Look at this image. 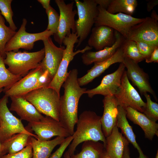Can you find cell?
Segmentation results:
<instances>
[{
	"mask_svg": "<svg viewBox=\"0 0 158 158\" xmlns=\"http://www.w3.org/2000/svg\"><path fill=\"white\" fill-rule=\"evenodd\" d=\"M78 71L73 69L68 72L62 86L63 95L60 98L59 121L71 135L74 132L77 122L78 107L81 97L85 94L87 89L82 88L78 81Z\"/></svg>",
	"mask_w": 158,
	"mask_h": 158,
	"instance_id": "cell-1",
	"label": "cell"
},
{
	"mask_svg": "<svg viewBox=\"0 0 158 158\" xmlns=\"http://www.w3.org/2000/svg\"><path fill=\"white\" fill-rule=\"evenodd\" d=\"M101 116L91 111H85L78 117L76 130L72 135L73 139L69 145L67 152L71 156L74 154L78 146L84 142L101 141L104 145L106 137L102 131Z\"/></svg>",
	"mask_w": 158,
	"mask_h": 158,
	"instance_id": "cell-2",
	"label": "cell"
},
{
	"mask_svg": "<svg viewBox=\"0 0 158 158\" xmlns=\"http://www.w3.org/2000/svg\"><path fill=\"white\" fill-rule=\"evenodd\" d=\"M22 97L41 114L59 121L60 96L54 89L48 87L40 88Z\"/></svg>",
	"mask_w": 158,
	"mask_h": 158,
	"instance_id": "cell-3",
	"label": "cell"
},
{
	"mask_svg": "<svg viewBox=\"0 0 158 158\" xmlns=\"http://www.w3.org/2000/svg\"><path fill=\"white\" fill-rule=\"evenodd\" d=\"M5 54L4 62L8 67V70L15 75L23 77L31 70L40 66L45 51L43 48L34 52L11 51L6 52Z\"/></svg>",
	"mask_w": 158,
	"mask_h": 158,
	"instance_id": "cell-4",
	"label": "cell"
},
{
	"mask_svg": "<svg viewBox=\"0 0 158 158\" xmlns=\"http://www.w3.org/2000/svg\"><path fill=\"white\" fill-rule=\"evenodd\" d=\"M77 7L78 18L75 21L76 33L78 42L76 47H79L87 37L95 23L98 11L94 0L74 1Z\"/></svg>",
	"mask_w": 158,
	"mask_h": 158,
	"instance_id": "cell-5",
	"label": "cell"
},
{
	"mask_svg": "<svg viewBox=\"0 0 158 158\" xmlns=\"http://www.w3.org/2000/svg\"><path fill=\"white\" fill-rule=\"evenodd\" d=\"M78 42L76 32L71 33L63 41V44L66 46L63 56L57 71L48 86L55 90L59 95L61 87L68 75V68L71 61L76 55L83 53L92 48L88 46L83 49L74 51L75 44Z\"/></svg>",
	"mask_w": 158,
	"mask_h": 158,
	"instance_id": "cell-6",
	"label": "cell"
},
{
	"mask_svg": "<svg viewBox=\"0 0 158 158\" xmlns=\"http://www.w3.org/2000/svg\"><path fill=\"white\" fill-rule=\"evenodd\" d=\"M97 7L98 12L95 20V26L104 25L109 27L119 32L126 39L132 27L144 19L121 13L111 14L99 6Z\"/></svg>",
	"mask_w": 158,
	"mask_h": 158,
	"instance_id": "cell-7",
	"label": "cell"
},
{
	"mask_svg": "<svg viewBox=\"0 0 158 158\" xmlns=\"http://www.w3.org/2000/svg\"><path fill=\"white\" fill-rule=\"evenodd\" d=\"M8 97L5 95L0 99V140L2 143L18 133L28 134L37 139V136L25 127L21 120L14 116L8 109Z\"/></svg>",
	"mask_w": 158,
	"mask_h": 158,
	"instance_id": "cell-8",
	"label": "cell"
},
{
	"mask_svg": "<svg viewBox=\"0 0 158 158\" xmlns=\"http://www.w3.org/2000/svg\"><path fill=\"white\" fill-rule=\"evenodd\" d=\"M27 23L26 19L23 18L18 31L6 44L4 49L5 52H17L20 49L30 50L33 48L35 42L43 41L54 35L51 31L46 30L39 33H28L26 31Z\"/></svg>",
	"mask_w": 158,
	"mask_h": 158,
	"instance_id": "cell-9",
	"label": "cell"
},
{
	"mask_svg": "<svg viewBox=\"0 0 158 158\" xmlns=\"http://www.w3.org/2000/svg\"><path fill=\"white\" fill-rule=\"evenodd\" d=\"M60 12L59 22L57 32L54 34L55 41L60 46L64 38L76 32L75 18L77 10H73L74 1L66 4L63 0H56Z\"/></svg>",
	"mask_w": 158,
	"mask_h": 158,
	"instance_id": "cell-10",
	"label": "cell"
},
{
	"mask_svg": "<svg viewBox=\"0 0 158 158\" xmlns=\"http://www.w3.org/2000/svg\"><path fill=\"white\" fill-rule=\"evenodd\" d=\"M114 95L118 106L124 109L130 107L139 112H143V109L145 106L146 103L131 85L126 70L122 77L121 85Z\"/></svg>",
	"mask_w": 158,
	"mask_h": 158,
	"instance_id": "cell-11",
	"label": "cell"
},
{
	"mask_svg": "<svg viewBox=\"0 0 158 158\" xmlns=\"http://www.w3.org/2000/svg\"><path fill=\"white\" fill-rule=\"evenodd\" d=\"M26 127L34 132L37 139L43 141L49 140L54 136L66 138L71 135L59 121L47 116L39 121L29 123Z\"/></svg>",
	"mask_w": 158,
	"mask_h": 158,
	"instance_id": "cell-12",
	"label": "cell"
},
{
	"mask_svg": "<svg viewBox=\"0 0 158 158\" xmlns=\"http://www.w3.org/2000/svg\"><path fill=\"white\" fill-rule=\"evenodd\" d=\"M126 39L158 46V21L150 17L145 18L142 22L132 27Z\"/></svg>",
	"mask_w": 158,
	"mask_h": 158,
	"instance_id": "cell-13",
	"label": "cell"
},
{
	"mask_svg": "<svg viewBox=\"0 0 158 158\" xmlns=\"http://www.w3.org/2000/svg\"><path fill=\"white\" fill-rule=\"evenodd\" d=\"M125 68L123 63H120L116 71L104 76L99 85L93 89L87 90L85 94L91 98L97 95L104 96L114 95L121 85L122 77Z\"/></svg>",
	"mask_w": 158,
	"mask_h": 158,
	"instance_id": "cell-14",
	"label": "cell"
},
{
	"mask_svg": "<svg viewBox=\"0 0 158 158\" xmlns=\"http://www.w3.org/2000/svg\"><path fill=\"white\" fill-rule=\"evenodd\" d=\"M122 63L127 69L126 71L128 80L137 86L141 95L149 92L157 100L155 93L149 82L148 74L144 72L138 63L130 59L124 58Z\"/></svg>",
	"mask_w": 158,
	"mask_h": 158,
	"instance_id": "cell-15",
	"label": "cell"
},
{
	"mask_svg": "<svg viewBox=\"0 0 158 158\" xmlns=\"http://www.w3.org/2000/svg\"><path fill=\"white\" fill-rule=\"evenodd\" d=\"M44 57L40 63L43 71L47 70L52 78L54 77L63 58L65 47H57L50 37L43 41Z\"/></svg>",
	"mask_w": 158,
	"mask_h": 158,
	"instance_id": "cell-16",
	"label": "cell"
},
{
	"mask_svg": "<svg viewBox=\"0 0 158 158\" xmlns=\"http://www.w3.org/2000/svg\"><path fill=\"white\" fill-rule=\"evenodd\" d=\"M43 72L40 66L31 70L5 92V95L10 97L23 96L33 90L39 88V80Z\"/></svg>",
	"mask_w": 158,
	"mask_h": 158,
	"instance_id": "cell-17",
	"label": "cell"
},
{
	"mask_svg": "<svg viewBox=\"0 0 158 158\" xmlns=\"http://www.w3.org/2000/svg\"><path fill=\"white\" fill-rule=\"evenodd\" d=\"M124 58L121 46L110 58L103 61L94 63V65L83 76L78 78V81L80 86L86 85L98 77L113 64L122 63Z\"/></svg>",
	"mask_w": 158,
	"mask_h": 158,
	"instance_id": "cell-18",
	"label": "cell"
},
{
	"mask_svg": "<svg viewBox=\"0 0 158 158\" xmlns=\"http://www.w3.org/2000/svg\"><path fill=\"white\" fill-rule=\"evenodd\" d=\"M115 41L111 46L96 51H87L81 56L83 63L89 65L93 63L105 61L111 57L122 45L125 38L119 32L114 31Z\"/></svg>",
	"mask_w": 158,
	"mask_h": 158,
	"instance_id": "cell-19",
	"label": "cell"
},
{
	"mask_svg": "<svg viewBox=\"0 0 158 158\" xmlns=\"http://www.w3.org/2000/svg\"><path fill=\"white\" fill-rule=\"evenodd\" d=\"M104 110L101 118L102 130L106 138L116 126L118 105L114 95L104 96L103 100Z\"/></svg>",
	"mask_w": 158,
	"mask_h": 158,
	"instance_id": "cell-20",
	"label": "cell"
},
{
	"mask_svg": "<svg viewBox=\"0 0 158 158\" xmlns=\"http://www.w3.org/2000/svg\"><path fill=\"white\" fill-rule=\"evenodd\" d=\"M10 98L11 103L9 110L16 112L21 120L30 123L39 121L44 117L31 103L23 97Z\"/></svg>",
	"mask_w": 158,
	"mask_h": 158,
	"instance_id": "cell-21",
	"label": "cell"
},
{
	"mask_svg": "<svg viewBox=\"0 0 158 158\" xmlns=\"http://www.w3.org/2000/svg\"><path fill=\"white\" fill-rule=\"evenodd\" d=\"M91 31L88 44L97 51L111 46L115 41L114 30L109 27L104 25L95 26Z\"/></svg>",
	"mask_w": 158,
	"mask_h": 158,
	"instance_id": "cell-22",
	"label": "cell"
},
{
	"mask_svg": "<svg viewBox=\"0 0 158 158\" xmlns=\"http://www.w3.org/2000/svg\"><path fill=\"white\" fill-rule=\"evenodd\" d=\"M106 139L104 145L106 154L111 158H122L125 147L129 142L116 126Z\"/></svg>",
	"mask_w": 158,
	"mask_h": 158,
	"instance_id": "cell-23",
	"label": "cell"
},
{
	"mask_svg": "<svg viewBox=\"0 0 158 158\" xmlns=\"http://www.w3.org/2000/svg\"><path fill=\"white\" fill-rule=\"evenodd\" d=\"M125 109L126 118L141 128L146 138L152 140L154 136H158L157 123L149 119L143 113L130 107Z\"/></svg>",
	"mask_w": 158,
	"mask_h": 158,
	"instance_id": "cell-24",
	"label": "cell"
},
{
	"mask_svg": "<svg viewBox=\"0 0 158 158\" xmlns=\"http://www.w3.org/2000/svg\"><path fill=\"white\" fill-rule=\"evenodd\" d=\"M65 138L57 136L52 140L43 141L31 136V144L33 150L32 158H49L54 148L61 145Z\"/></svg>",
	"mask_w": 158,
	"mask_h": 158,
	"instance_id": "cell-25",
	"label": "cell"
},
{
	"mask_svg": "<svg viewBox=\"0 0 158 158\" xmlns=\"http://www.w3.org/2000/svg\"><path fill=\"white\" fill-rule=\"evenodd\" d=\"M118 109L116 126L121 129L122 133L125 137L129 143L132 144L137 150L139 155L137 158H148L144 154L136 142V135L133 131L132 126L127 119L125 109L119 106H118Z\"/></svg>",
	"mask_w": 158,
	"mask_h": 158,
	"instance_id": "cell-26",
	"label": "cell"
},
{
	"mask_svg": "<svg viewBox=\"0 0 158 158\" xmlns=\"http://www.w3.org/2000/svg\"><path fill=\"white\" fill-rule=\"evenodd\" d=\"M105 152L104 144L99 141L89 140L84 142L79 153L70 156L71 158H102Z\"/></svg>",
	"mask_w": 158,
	"mask_h": 158,
	"instance_id": "cell-27",
	"label": "cell"
},
{
	"mask_svg": "<svg viewBox=\"0 0 158 158\" xmlns=\"http://www.w3.org/2000/svg\"><path fill=\"white\" fill-rule=\"evenodd\" d=\"M31 135L18 133L12 136L2 143L8 154H13L22 150L31 143Z\"/></svg>",
	"mask_w": 158,
	"mask_h": 158,
	"instance_id": "cell-28",
	"label": "cell"
},
{
	"mask_svg": "<svg viewBox=\"0 0 158 158\" xmlns=\"http://www.w3.org/2000/svg\"><path fill=\"white\" fill-rule=\"evenodd\" d=\"M138 5L136 0H112L107 9L109 13H121L132 16Z\"/></svg>",
	"mask_w": 158,
	"mask_h": 158,
	"instance_id": "cell-29",
	"label": "cell"
},
{
	"mask_svg": "<svg viewBox=\"0 0 158 158\" xmlns=\"http://www.w3.org/2000/svg\"><path fill=\"white\" fill-rule=\"evenodd\" d=\"M4 59L0 56V89L3 88L4 92L22 77L11 73L5 65Z\"/></svg>",
	"mask_w": 158,
	"mask_h": 158,
	"instance_id": "cell-30",
	"label": "cell"
},
{
	"mask_svg": "<svg viewBox=\"0 0 158 158\" xmlns=\"http://www.w3.org/2000/svg\"><path fill=\"white\" fill-rule=\"evenodd\" d=\"M16 32L5 25L4 19L0 12V56L4 59L6 57L5 46Z\"/></svg>",
	"mask_w": 158,
	"mask_h": 158,
	"instance_id": "cell-31",
	"label": "cell"
},
{
	"mask_svg": "<svg viewBox=\"0 0 158 158\" xmlns=\"http://www.w3.org/2000/svg\"><path fill=\"white\" fill-rule=\"evenodd\" d=\"M121 46L124 58L130 59L138 63L144 60L134 41L125 39Z\"/></svg>",
	"mask_w": 158,
	"mask_h": 158,
	"instance_id": "cell-32",
	"label": "cell"
},
{
	"mask_svg": "<svg viewBox=\"0 0 158 158\" xmlns=\"http://www.w3.org/2000/svg\"><path fill=\"white\" fill-rule=\"evenodd\" d=\"M12 0H0V12L9 25V27L12 30L16 31L17 27L13 19V12L11 4Z\"/></svg>",
	"mask_w": 158,
	"mask_h": 158,
	"instance_id": "cell-33",
	"label": "cell"
},
{
	"mask_svg": "<svg viewBox=\"0 0 158 158\" xmlns=\"http://www.w3.org/2000/svg\"><path fill=\"white\" fill-rule=\"evenodd\" d=\"M144 95L146 102L142 113L149 119L156 122L158 120V104L152 100L150 96L147 93Z\"/></svg>",
	"mask_w": 158,
	"mask_h": 158,
	"instance_id": "cell-34",
	"label": "cell"
},
{
	"mask_svg": "<svg viewBox=\"0 0 158 158\" xmlns=\"http://www.w3.org/2000/svg\"><path fill=\"white\" fill-rule=\"evenodd\" d=\"M45 11L48 20V26L46 30L51 31L54 34L57 32L59 22V15L51 6Z\"/></svg>",
	"mask_w": 158,
	"mask_h": 158,
	"instance_id": "cell-35",
	"label": "cell"
},
{
	"mask_svg": "<svg viewBox=\"0 0 158 158\" xmlns=\"http://www.w3.org/2000/svg\"><path fill=\"white\" fill-rule=\"evenodd\" d=\"M134 41L136 44L139 52L144 60L149 58L155 47L158 46L142 41Z\"/></svg>",
	"mask_w": 158,
	"mask_h": 158,
	"instance_id": "cell-36",
	"label": "cell"
},
{
	"mask_svg": "<svg viewBox=\"0 0 158 158\" xmlns=\"http://www.w3.org/2000/svg\"><path fill=\"white\" fill-rule=\"evenodd\" d=\"M32 148L31 143L22 150L16 153L4 155L2 158H32Z\"/></svg>",
	"mask_w": 158,
	"mask_h": 158,
	"instance_id": "cell-37",
	"label": "cell"
},
{
	"mask_svg": "<svg viewBox=\"0 0 158 158\" xmlns=\"http://www.w3.org/2000/svg\"><path fill=\"white\" fill-rule=\"evenodd\" d=\"M73 139L72 135L65 138L59 147L49 157V158H61L64 151L71 143Z\"/></svg>",
	"mask_w": 158,
	"mask_h": 158,
	"instance_id": "cell-38",
	"label": "cell"
},
{
	"mask_svg": "<svg viewBox=\"0 0 158 158\" xmlns=\"http://www.w3.org/2000/svg\"><path fill=\"white\" fill-rule=\"evenodd\" d=\"M145 60L147 63L158 62V46L155 47L149 58Z\"/></svg>",
	"mask_w": 158,
	"mask_h": 158,
	"instance_id": "cell-39",
	"label": "cell"
},
{
	"mask_svg": "<svg viewBox=\"0 0 158 158\" xmlns=\"http://www.w3.org/2000/svg\"><path fill=\"white\" fill-rule=\"evenodd\" d=\"M95 1L99 6L107 9L112 0H94Z\"/></svg>",
	"mask_w": 158,
	"mask_h": 158,
	"instance_id": "cell-40",
	"label": "cell"
},
{
	"mask_svg": "<svg viewBox=\"0 0 158 158\" xmlns=\"http://www.w3.org/2000/svg\"><path fill=\"white\" fill-rule=\"evenodd\" d=\"M158 4V0H152L148 1L147 4V9L148 12H150L155 6Z\"/></svg>",
	"mask_w": 158,
	"mask_h": 158,
	"instance_id": "cell-41",
	"label": "cell"
},
{
	"mask_svg": "<svg viewBox=\"0 0 158 158\" xmlns=\"http://www.w3.org/2000/svg\"><path fill=\"white\" fill-rule=\"evenodd\" d=\"M37 1L42 5L45 10L48 9L50 6V0H38Z\"/></svg>",
	"mask_w": 158,
	"mask_h": 158,
	"instance_id": "cell-42",
	"label": "cell"
},
{
	"mask_svg": "<svg viewBox=\"0 0 158 158\" xmlns=\"http://www.w3.org/2000/svg\"><path fill=\"white\" fill-rule=\"evenodd\" d=\"M129 143L127 144L125 147L122 158H130Z\"/></svg>",
	"mask_w": 158,
	"mask_h": 158,
	"instance_id": "cell-43",
	"label": "cell"
},
{
	"mask_svg": "<svg viewBox=\"0 0 158 158\" xmlns=\"http://www.w3.org/2000/svg\"><path fill=\"white\" fill-rule=\"evenodd\" d=\"M7 153L3 144L0 140V158H2Z\"/></svg>",
	"mask_w": 158,
	"mask_h": 158,
	"instance_id": "cell-44",
	"label": "cell"
},
{
	"mask_svg": "<svg viewBox=\"0 0 158 158\" xmlns=\"http://www.w3.org/2000/svg\"><path fill=\"white\" fill-rule=\"evenodd\" d=\"M150 17L158 21V15L155 10H153L152 11Z\"/></svg>",
	"mask_w": 158,
	"mask_h": 158,
	"instance_id": "cell-45",
	"label": "cell"
},
{
	"mask_svg": "<svg viewBox=\"0 0 158 158\" xmlns=\"http://www.w3.org/2000/svg\"><path fill=\"white\" fill-rule=\"evenodd\" d=\"M64 156L65 158H71L70 156L67 151L65 153Z\"/></svg>",
	"mask_w": 158,
	"mask_h": 158,
	"instance_id": "cell-46",
	"label": "cell"
},
{
	"mask_svg": "<svg viewBox=\"0 0 158 158\" xmlns=\"http://www.w3.org/2000/svg\"><path fill=\"white\" fill-rule=\"evenodd\" d=\"M102 158H111L108 155H107L105 153L103 154Z\"/></svg>",
	"mask_w": 158,
	"mask_h": 158,
	"instance_id": "cell-47",
	"label": "cell"
},
{
	"mask_svg": "<svg viewBox=\"0 0 158 158\" xmlns=\"http://www.w3.org/2000/svg\"><path fill=\"white\" fill-rule=\"evenodd\" d=\"M155 158H158V151H157V152L156 154Z\"/></svg>",
	"mask_w": 158,
	"mask_h": 158,
	"instance_id": "cell-48",
	"label": "cell"
},
{
	"mask_svg": "<svg viewBox=\"0 0 158 158\" xmlns=\"http://www.w3.org/2000/svg\"><path fill=\"white\" fill-rule=\"evenodd\" d=\"M3 88H1L0 89V94L1 93V92L3 91Z\"/></svg>",
	"mask_w": 158,
	"mask_h": 158,
	"instance_id": "cell-49",
	"label": "cell"
}]
</instances>
